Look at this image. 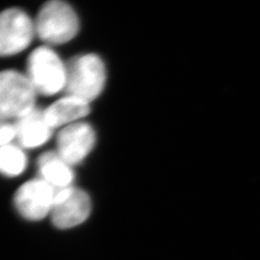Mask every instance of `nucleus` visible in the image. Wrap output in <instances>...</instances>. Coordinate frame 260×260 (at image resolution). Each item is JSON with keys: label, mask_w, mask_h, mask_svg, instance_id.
I'll use <instances>...</instances> for the list:
<instances>
[{"label": "nucleus", "mask_w": 260, "mask_h": 260, "mask_svg": "<svg viewBox=\"0 0 260 260\" xmlns=\"http://www.w3.org/2000/svg\"><path fill=\"white\" fill-rule=\"evenodd\" d=\"M67 67L65 91L91 103L101 93L106 83V68L103 59L93 53H86L72 58Z\"/></svg>", "instance_id": "nucleus-1"}, {"label": "nucleus", "mask_w": 260, "mask_h": 260, "mask_svg": "<svg viewBox=\"0 0 260 260\" xmlns=\"http://www.w3.org/2000/svg\"><path fill=\"white\" fill-rule=\"evenodd\" d=\"M36 35L48 45L69 43L79 31V19L68 3L52 0L45 3L34 20Z\"/></svg>", "instance_id": "nucleus-2"}, {"label": "nucleus", "mask_w": 260, "mask_h": 260, "mask_svg": "<svg viewBox=\"0 0 260 260\" xmlns=\"http://www.w3.org/2000/svg\"><path fill=\"white\" fill-rule=\"evenodd\" d=\"M26 76L37 93L53 95L65 90L67 67L50 47L34 49L27 59Z\"/></svg>", "instance_id": "nucleus-3"}, {"label": "nucleus", "mask_w": 260, "mask_h": 260, "mask_svg": "<svg viewBox=\"0 0 260 260\" xmlns=\"http://www.w3.org/2000/svg\"><path fill=\"white\" fill-rule=\"evenodd\" d=\"M37 92L26 75L17 71L0 72V118L18 120L36 108Z\"/></svg>", "instance_id": "nucleus-4"}, {"label": "nucleus", "mask_w": 260, "mask_h": 260, "mask_svg": "<svg viewBox=\"0 0 260 260\" xmlns=\"http://www.w3.org/2000/svg\"><path fill=\"white\" fill-rule=\"evenodd\" d=\"M36 35L34 21L18 8L0 13V56L16 55L25 50Z\"/></svg>", "instance_id": "nucleus-5"}, {"label": "nucleus", "mask_w": 260, "mask_h": 260, "mask_svg": "<svg viewBox=\"0 0 260 260\" xmlns=\"http://www.w3.org/2000/svg\"><path fill=\"white\" fill-rule=\"evenodd\" d=\"M91 210L89 195L83 190L71 186L56 191L50 217L55 228L69 230L84 223Z\"/></svg>", "instance_id": "nucleus-6"}, {"label": "nucleus", "mask_w": 260, "mask_h": 260, "mask_svg": "<svg viewBox=\"0 0 260 260\" xmlns=\"http://www.w3.org/2000/svg\"><path fill=\"white\" fill-rule=\"evenodd\" d=\"M56 190L41 178L23 183L14 196V205L28 221H41L50 215Z\"/></svg>", "instance_id": "nucleus-7"}, {"label": "nucleus", "mask_w": 260, "mask_h": 260, "mask_svg": "<svg viewBox=\"0 0 260 260\" xmlns=\"http://www.w3.org/2000/svg\"><path fill=\"white\" fill-rule=\"evenodd\" d=\"M95 131L90 123L78 121L67 125L57 135V153L75 166L83 162L95 145Z\"/></svg>", "instance_id": "nucleus-8"}, {"label": "nucleus", "mask_w": 260, "mask_h": 260, "mask_svg": "<svg viewBox=\"0 0 260 260\" xmlns=\"http://www.w3.org/2000/svg\"><path fill=\"white\" fill-rule=\"evenodd\" d=\"M16 140L22 149H36L51 138L53 128L47 123L44 110L32 111L14 121Z\"/></svg>", "instance_id": "nucleus-9"}, {"label": "nucleus", "mask_w": 260, "mask_h": 260, "mask_svg": "<svg viewBox=\"0 0 260 260\" xmlns=\"http://www.w3.org/2000/svg\"><path fill=\"white\" fill-rule=\"evenodd\" d=\"M90 113V103L67 94L44 110L47 123L54 129L78 122Z\"/></svg>", "instance_id": "nucleus-10"}, {"label": "nucleus", "mask_w": 260, "mask_h": 260, "mask_svg": "<svg viewBox=\"0 0 260 260\" xmlns=\"http://www.w3.org/2000/svg\"><path fill=\"white\" fill-rule=\"evenodd\" d=\"M40 178L58 191L71 187L75 180L73 166L66 162L57 151H47L38 159Z\"/></svg>", "instance_id": "nucleus-11"}, {"label": "nucleus", "mask_w": 260, "mask_h": 260, "mask_svg": "<svg viewBox=\"0 0 260 260\" xmlns=\"http://www.w3.org/2000/svg\"><path fill=\"white\" fill-rule=\"evenodd\" d=\"M27 167V156L19 145L9 144L0 148V174L4 177L20 176Z\"/></svg>", "instance_id": "nucleus-12"}, {"label": "nucleus", "mask_w": 260, "mask_h": 260, "mask_svg": "<svg viewBox=\"0 0 260 260\" xmlns=\"http://www.w3.org/2000/svg\"><path fill=\"white\" fill-rule=\"evenodd\" d=\"M14 140H16L14 122L0 118V148L9 145Z\"/></svg>", "instance_id": "nucleus-13"}]
</instances>
